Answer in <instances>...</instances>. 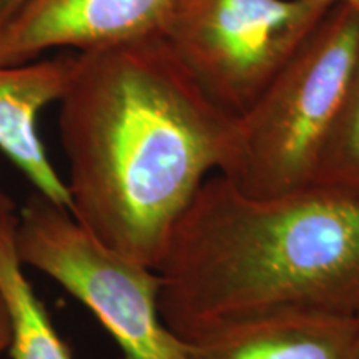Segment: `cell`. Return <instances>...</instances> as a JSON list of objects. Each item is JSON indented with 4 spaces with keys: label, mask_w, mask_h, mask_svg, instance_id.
Instances as JSON below:
<instances>
[{
    "label": "cell",
    "mask_w": 359,
    "mask_h": 359,
    "mask_svg": "<svg viewBox=\"0 0 359 359\" xmlns=\"http://www.w3.org/2000/svg\"><path fill=\"white\" fill-rule=\"evenodd\" d=\"M58 103L72 217L156 271L205 177L226 165L236 118L205 95L161 35L75 53Z\"/></svg>",
    "instance_id": "obj_1"
},
{
    "label": "cell",
    "mask_w": 359,
    "mask_h": 359,
    "mask_svg": "<svg viewBox=\"0 0 359 359\" xmlns=\"http://www.w3.org/2000/svg\"><path fill=\"white\" fill-rule=\"evenodd\" d=\"M156 273L161 321L185 343L268 314L359 316V191L311 183L251 198L218 173Z\"/></svg>",
    "instance_id": "obj_2"
},
{
    "label": "cell",
    "mask_w": 359,
    "mask_h": 359,
    "mask_svg": "<svg viewBox=\"0 0 359 359\" xmlns=\"http://www.w3.org/2000/svg\"><path fill=\"white\" fill-rule=\"evenodd\" d=\"M359 55V12L336 4L235 125L219 175L251 198L311 185Z\"/></svg>",
    "instance_id": "obj_3"
},
{
    "label": "cell",
    "mask_w": 359,
    "mask_h": 359,
    "mask_svg": "<svg viewBox=\"0 0 359 359\" xmlns=\"http://www.w3.org/2000/svg\"><path fill=\"white\" fill-rule=\"evenodd\" d=\"M17 255L62 285L97 316L120 359H187L188 343L161 321L160 276L115 253L69 210L32 193L17 213Z\"/></svg>",
    "instance_id": "obj_4"
},
{
    "label": "cell",
    "mask_w": 359,
    "mask_h": 359,
    "mask_svg": "<svg viewBox=\"0 0 359 359\" xmlns=\"http://www.w3.org/2000/svg\"><path fill=\"white\" fill-rule=\"evenodd\" d=\"M331 7L314 0H182L161 37L205 95L238 118Z\"/></svg>",
    "instance_id": "obj_5"
},
{
    "label": "cell",
    "mask_w": 359,
    "mask_h": 359,
    "mask_svg": "<svg viewBox=\"0 0 359 359\" xmlns=\"http://www.w3.org/2000/svg\"><path fill=\"white\" fill-rule=\"evenodd\" d=\"M182 0H27L0 32V65L48 50H100L163 35Z\"/></svg>",
    "instance_id": "obj_6"
},
{
    "label": "cell",
    "mask_w": 359,
    "mask_h": 359,
    "mask_svg": "<svg viewBox=\"0 0 359 359\" xmlns=\"http://www.w3.org/2000/svg\"><path fill=\"white\" fill-rule=\"evenodd\" d=\"M75 53L19 65H0V150L29 178L40 195L70 212L67 183L45 151L37 120L60 102L70 82Z\"/></svg>",
    "instance_id": "obj_7"
},
{
    "label": "cell",
    "mask_w": 359,
    "mask_h": 359,
    "mask_svg": "<svg viewBox=\"0 0 359 359\" xmlns=\"http://www.w3.org/2000/svg\"><path fill=\"white\" fill-rule=\"evenodd\" d=\"M358 316L278 313L188 343L187 359H356Z\"/></svg>",
    "instance_id": "obj_8"
},
{
    "label": "cell",
    "mask_w": 359,
    "mask_h": 359,
    "mask_svg": "<svg viewBox=\"0 0 359 359\" xmlns=\"http://www.w3.org/2000/svg\"><path fill=\"white\" fill-rule=\"evenodd\" d=\"M17 215L0 222V302L11 321L12 359H72L43 303L22 269L15 246Z\"/></svg>",
    "instance_id": "obj_9"
},
{
    "label": "cell",
    "mask_w": 359,
    "mask_h": 359,
    "mask_svg": "<svg viewBox=\"0 0 359 359\" xmlns=\"http://www.w3.org/2000/svg\"><path fill=\"white\" fill-rule=\"evenodd\" d=\"M313 183L359 191V55L338 114L321 147Z\"/></svg>",
    "instance_id": "obj_10"
},
{
    "label": "cell",
    "mask_w": 359,
    "mask_h": 359,
    "mask_svg": "<svg viewBox=\"0 0 359 359\" xmlns=\"http://www.w3.org/2000/svg\"><path fill=\"white\" fill-rule=\"evenodd\" d=\"M27 0H0V32L17 15Z\"/></svg>",
    "instance_id": "obj_11"
},
{
    "label": "cell",
    "mask_w": 359,
    "mask_h": 359,
    "mask_svg": "<svg viewBox=\"0 0 359 359\" xmlns=\"http://www.w3.org/2000/svg\"><path fill=\"white\" fill-rule=\"evenodd\" d=\"M8 344H11V321H8L6 306L0 302V356L4 351H7Z\"/></svg>",
    "instance_id": "obj_12"
},
{
    "label": "cell",
    "mask_w": 359,
    "mask_h": 359,
    "mask_svg": "<svg viewBox=\"0 0 359 359\" xmlns=\"http://www.w3.org/2000/svg\"><path fill=\"white\" fill-rule=\"evenodd\" d=\"M17 213L19 212H17L15 201H13L12 196L4 190L2 183H0V222L8 217H15Z\"/></svg>",
    "instance_id": "obj_13"
},
{
    "label": "cell",
    "mask_w": 359,
    "mask_h": 359,
    "mask_svg": "<svg viewBox=\"0 0 359 359\" xmlns=\"http://www.w3.org/2000/svg\"><path fill=\"white\" fill-rule=\"evenodd\" d=\"M314 2H323V4H327V6L343 4V6H348V7L354 8L356 12H359V0H314Z\"/></svg>",
    "instance_id": "obj_14"
},
{
    "label": "cell",
    "mask_w": 359,
    "mask_h": 359,
    "mask_svg": "<svg viewBox=\"0 0 359 359\" xmlns=\"http://www.w3.org/2000/svg\"><path fill=\"white\" fill-rule=\"evenodd\" d=\"M359 318V316H358ZM356 359H359V327H358V344H356Z\"/></svg>",
    "instance_id": "obj_15"
}]
</instances>
